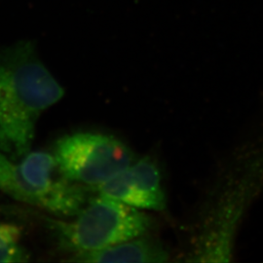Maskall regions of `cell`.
I'll return each instance as SVG.
<instances>
[{
  "label": "cell",
  "instance_id": "obj_1",
  "mask_svg": "<svg viewBox=\"0 0 263 263\" xmlns=\"http://www.w3.org/2000/svg\"><path fill=\"white\" fill-rule=\"evenodd\" d=\"M263 193V128L223 160L202 199L193 226L190 261H231L249 209Z\"/></svg>",
  "mask_w": 263,
  "mask_h": 263
},
{
  "label": "cell",
  "instance_id": "obj_2",
  "mask_svg": "<svg viewBox=\"0 0 263 263\" xmlns=\"http://www.w3.org/2000/svg\"><path fill=\"white\" fill-rule=\"evenodd\" d=\"M64 95L33 41L0 48V151L15 161L27 155L40 116Z\"/></svg>",
  "mask_w": 263,
  "mask_h": 263
},
{
  "label": "cell",
  "instance_id": "obj_3",
  "mask_svg": "<svg viewBox=\"0 0 263 263\" xmlns=\"http://www.w3.org/2000/svg\"><path fill=\"white\" fill-rule=\"evenodd\" d=\"M46 220L59 250L69 255L149 234L155 226L154 219L142 210L101 194L89 198L71 221Z\"/></svg>",
  "mask_w": 263,
  "mask_h": 263
},
{
  "label": "cell",
  "instance_id": "obj_4",
  "mask_svg": "<svg viewBox=\"0 0 263 263\" xmlns=\"http://www.w3.org/2000/svg\"><path fill=\"white\" fill-rule=\"evenodd\" d=\"M53 155L65 178L85 187H97L134 162L133 151L103 133L76 132L57 140Z\"/></svg>",
  "mask_w": 263,
  "mask_h": 263
},
{
  "label": "cell",
  "instance_id": "obj_5",
  "mask_svg": "<svg viewBox=\"0 0 263 263\" xmlns=\"http://www.w3.org/2000/svg\"><path fill=\"white\" fill-rule=\"evenodd\" d=\"M21 173L40 199V209L57 216H76L88 203L90 188L65 178L53 153L29 151L18 160Z\"/></svg>",
  "mask_w": 263,
  "mask_h": 263
},
{
  "label": "cell",
  "instance_id": "obj_6",
  "mask_svg": "<svg viewBox=\"0 0 263 263\" xmlns=\"http://www.w3.org/2000/svg\"><path fill=\"white\" fill-rule=\"evenodd\" d=\"M93 190L140 210L163 212L167 209V195L161 171L158 164L149 156L133 162L129 167Z\"/></svg>",
  "mask_w": 263,
  "mask_h": 263
},
{
  "label": "cell",
  "instance_id": "obj_7",
  "mask_svg": "<svg viewBox=\"0 0 263 263\" xmlns=\"http://www.w3.org/2000/svg\"><path fill=\"white\" fill-rule=\"evenodd\" d=\"M170 253L164 244L146 234L101 250L72 254L70 262L162 263L169 261Z\"/></svg>",
  "mask_w": 263,
  "mask_h": 263
},
{
  "label": "cell",
  "instance_id": "obj_8",
  "mask_svg": "<svg viewBox=\"0 0 263 263\" xmlns=\"http://www.w3.org/2000/svg\"><path fill=\"white\" fill-rule=\"evenodd\" d=\"M0 191L18 202L40 209V199L24 179L18 161L11 159L2 151H0Z\"/></svg>",
  "mask_w": 263,
  "mask_h": 263
},
{
  "label": "cell",
  "instance_id": "obj_9",
  "mask_svg": "<svg viewBox=\"0 0 263 263\" xmlns=\"http://www.w3.org/2000/svg\"><path fill=\"white\" fill-rule=\"evenodd\" d=\"M31 254L23 244V230L20 226L0 221V263L28 262Z\"/></svg>",
  "mask_w": 263,
  "mask_h": 263
}]
</instances>
